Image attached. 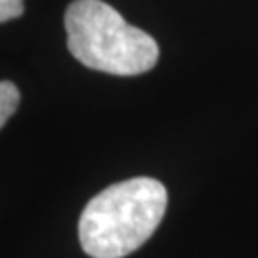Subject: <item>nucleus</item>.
I'll use <instances>...</instances> for the list:
<instances>
[{"label": "nucleus", "mask_w": 258, "mask_h": 258, "mask_svg": "<svg viewBox=\"0 0 258 258\" xmlns=\"http://www.w3.org/2000/svg\"><path fill=\"white\" fill-rule=\"evenodd\" d=\"M166 201V187L148 176L105 187L81 214V247L92 258H122L134 252L159 228Z\"/></svg>", "instance_id": "1"}, {"label": "nucleus", "mask_w": 258, "mask_h": 258, "mask_svg": "<svg viewBox=\"0 0 258 258\" xmlns=\"http://www.w3.org/2000/svg\"><path fill=\"white\" fill-rule=\"evenodd\" d=\"M69 52L102 73L132 77L153 69L159 59L155 38L126 23L102 0H75L65 12Z\"/></svg>", "instance_id": "2"}, {"label": "nucleus", "mask_w": 258, "mask_h": 258, "mask_svg": "<svg viewBox=\"0 0 258 258\" xmlns=\"http://www.w3.org/2000/svg\"><path fill=\"white\" fill-rule=\"evenodd\" d=\"M18 105H19L18 86L14 83H10V81H2L0 83V128L16 113Z\"/></svg>", "instance_id": "3"}, {"label": "nucleus", "mask_w": 258, "mask_h": 258, "mask_svg": "<svg viewBox=\"0 0 258 258\" xmlns=\"http://www.w3.org/2000/svg\"><path fill=\"white\" fill-rule=\"evenodd\" d=\"M23 10V0H0V23L19 18Z\"/></svg>", "instance_id": "4"}]
</instances>
